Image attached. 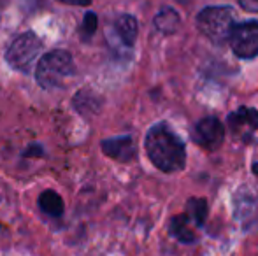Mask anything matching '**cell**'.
<instances>
[{"instance_id": "3", "label": "cell", "mask_w": 258, "mask_h": 256, "mask_svg": "<svg viewBox=\"0 0 258 256\" xmlns=\"http://www.w3.org/2000/svg\"><path fill=\"white\" fill-rule=\"evenodd\" d=\"M197 27L211 42L223 44L225 41H228L234 28V13L227 6L206 7L199 13Z\"/></svg>"}, {"instance_id": "7", "label": "cell", "mask_w": 258, "mask_h": 256, "mask_svg": "<svg viewBox=\"0 0 258 256\" xmlns=\"http://www.w3.org/2000/svg\"><path fill=\"white\" fill-rule=\"evenodd\" d=\"M228 125L237 137H241L242 140H249L258 128V111L251 107H241L228 116Z\"/></svg>"}, {"instance_id": "5", "label": "cell", "mask_w": 258, "mask_h": 256, "mask_svg": "<svg viewBox=\"0 0 258 256\" xmlns=\"http://www.w3.org/2000/svg\"><path fill=\"white\" fill-rule=\"evenodd\" d=\"M230 48L239 58L258 56V21H246L232 28Z\"/></svg>"}, {"instance_id": "17", "label": "cell", "mask_w": 258, "mask_h": 256, "mask_svg": "<svg viewBox=\"0 0 258 256\" xmlns=\"http://www.w3.org/2000/svg\"><path fill=\"white\" fill-rule=\"evenodd\" d=\"M255 172H256V174H258V163L255 165Z\"/></svg>"}, {"instance_id": "13", "label": "cell", "mask_w": 258, "mask_h": 256, "mask_svg": "<svg viewBox=\"0 0 258 256\" xmlns=\"http://www.w3.org/2000/svg\"><path fill=\"white\" fill-rule=\"evenodd\" d=\"M186 216L194 219L197 226H202L207 218V202L204 198H190L186 204Z\"/></svg>"}, {"instance_id": "9", "label": "cell", "mask_w": 258, "mask_h": 256, "mask_svg": "<svg viewBox=\"0 0 258 256\" xmlns=\"http://www.w3.org/2000/svg\"><path fill=\"white\" fill-rule=\"evenodd\" d=\"M116 34L118 37L123 41V44L126 46H134L137 39V32H139V25H137V20L130 14H121V16L116 18Z\"/></svg>"}, {"instance_id": "4", "label": "cell", "mask_w": 258, "mask_h": 256, "mask_svg": "<svg viewBox=\"0 0 258 256\" xmlns=\"http://www.w3.org/2000/svg\"><path fill=\"white\" fill-rule=\"evenodd\" d=\"M42 49V42L34 32H25V34L18 35L11 46L7 48L6 60L13 68L21 72H27L35 62L37 55Z\"/></svg>"}, {"instance_id": "16", "label": "cell", "mask_w": 258, "mask_h": 256, "mask_svg": "<svg viewBox=\"0 0 258 256\" xmlns=\"http://www.w3.org/2000/svg\"><path fill=\"white\" fill-rule=\"evenodd\" d=\"M58 2L69 4V6H81V7H85V6H90V4H92V0H58Z\"/></svg>"}, {"instance_id": "11", "label": "cell", "mask_w": 258, "mask_h": 256, "mask_svg": "<svg viewBox=\"0 0 258 256\" xmlns=\"http://www.w3.org/2000/svg\"><path fill=\"white\" fill-rule=\"evenodd\" d=\"M188 223H190V218L186 214H179V216H174L170 219V233L174 237H177V240L183 244H191L195 240V233L188 228Z\"/></svg>"}, {"instance_id": "14", "label": "cell", "mask_w": 258, "mask_h": 256, "mask_svg": "<svg viewBox=\"0 0 258 256\" xmlns=\"http://www.w3.org/2000/svg\"><path fill=\"white\" fill-rule=\"evenodd\" d=\"M97 25H99V18H97L95 13H86L85 20H83V28H81V37L90 39L97 30Z\"/></svg>"}, {"instance_id": "1", "label": "cell", "mask_w": 258, "mask_h": 256, "mask_svg": "<svg viewBox=\"0 0 258 256\" xmlns=\"http://www.w3.org/2000/svg\"><path fill=\"white\" fill-rule=\"evenodd\" d=\"M146 153L151 163L162 172H177L186 163L184 144L167 123H158L146 133Z\"/></svg>"}, {"instance_id": "2", "label": "cell", "mask_w": 258, "mask_h": 256, "mask_svg": "<svg viewBox=\"0 0 258 256\" xmlns=\"http://www.w3.org/2000/svg\"><path fill=\"white\" fill-rule=\"evenodd\" d=\"M74 74V60L65 49H54L41 58L35 70V79L44 90L58 88L67 77Z\"/></svg>"}, {"instance_id": "8", "label": "cell", "mask_w": 258, "mask_h": 256, "mask_svg": "<svg viewBox=\"0 0 258 256\" xmlns=\"http://www.w3.org/2000/svg\"><path fill=\"white\" fill-rule=\"evenodd\" d=\"M102 151L107 154L109 158L116 161H126L136 158V144H134L132 137H116V139H107L102 144Z\"/></svg>"}, {"instance_id": "10", "label": "cell", "mask_w": 258, "mask_h": 256, "mask_svg": "<svg viewBox=\"0 0 258 256\" xmlns=\"http://www.w3.org/2000/svg\"><path fill=\"white\" fill-rule=\"evenodd\" d=\"M39 207H41L42 212H46L51 218H60L63 214V200L56 192L53 190H46V192L41 193L39 197Z\"/></svg>"}, {"instance_id": "6", "label": "cell", "mask_w": 258, "mask_h": 256, "mask_svg": "<svg viewBox=\"0 0 258 256\" xmlns=\"http://www.w3.org/2000/svg\"><path fill=\"white\" fill-rule=\"evenodd\" d=\"M191 137H194L195 144H199L202 149L216 151L218 147L221 146V142H223L225 128L218 118L209 116V118L201 120L197 125H195Z\"/></svg>"}, {"instance_id": "18", "label": "cell", "mask_w": 258, "mask_h": 256, "mask_svg": "<svg viewBox=\"0 0 258 256\" xmlns=\"http://www.w3.org/2000/svg\"><path fill=\"white\" fill-rule=\"evenodd\" d=\"M179 2H183V4H186V2H188V0H179Z\"/></svg>"}, {"instance_id": "15", "label": "cell", "mask_w": 258, "mask_h": 256, "mask_svg": "<svg viewBox=\"0 0 258 256\" xmlns=\"http://www.w3.org/2000/svg\"><path fill=\"white\" fill-rule=\"evenodd\" d=\"M239 4L248 13H258V0H239Z\"/></svg>"}, {"instance_id": "12", "label": "cell", "mask_w": 258, "mask_h": 256, "mask_svg": "<svg viewBox=\"0 0 258 256\" xmlns=\"http://www.w3.org/2000/svg\"><path fill=\"white\" fill-rule=\"evenodd\" d=\"M179 23H181L179 14L174 9H170V7L162 9L155 18V27L158 28V32H162V34H174V32L179 28Z\"/></svg>"}]
</instances>
